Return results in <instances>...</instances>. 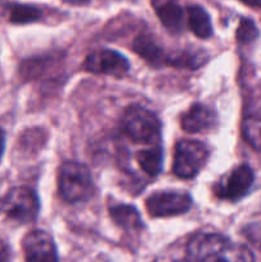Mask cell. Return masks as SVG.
Returning a JSON list of instances; mask_svg holds the SVG:
<instances>
[{"instance_id":"cell-1","label":"cell","mask_w":261,"mask_h":262,"mask_svg":"<svg viewBox=\"0 0 261 262\" xmlns=\"http://www.w3.org/2000/svg\"><path fill=\"white\" fill-rule=\"evenodd\" d=\"M187 252L194 262H255L250 248L216 233H199L192 237Z\"/></svg>"},{"instance_id":"cell-2","label":"cell","mask_w":261,"mask_h":262,"mask_svg":"<svg viewBox=\"0 0 261 262\" xmlns=\"http://www.w3.org/2000/svg\"><path fill=\"white\" fill-rule=\"evenodd\" d=\"M59 192L69 204L84 202L94 194V181L90 169L76 161H66L59 171Z\"/></svg>"},{"instance_id":"cell-3","label":"cell","mask_w":261,"mask_h":262,"mask_svg":"<svg viewBox=\"0 0 261 262\" xmlns=\"http://www.w3.org/2000/svg\"><path fill=\"white\" fill-rule=\"evenodd\" d=\"M122 128L135 142L156 143L160 138V120L153 112L141 105L127 107L122 118Z\"/></svg>"},{"instance_id":"cell-4","label":"cell","mask_w":261,"mask_h":262,"mask_svg":"<svg viewBox=\"0 0 261 262\" xmlns=\"http://www.w3.org/2000/svg\"><path fill=\"white\" fill-rule=\"evenodd\" d=\"M209 159V148L194 140L179 141L174 148L173 171L182 179H191L200 173Z\"/></svg>"},{"instance_id":"cell-5","label":"cell","mask_w":261,"mask_h":262,"mask_svg":"<svg viewBox=\"0 0 261 262\" xmlns=\"http://www.w3.org/2000/svg\"><path fill=\"white\" fill-rule=\"evenodd\" d=\"M2 210L9 219L20 224H27L37 217L40 202L35 192L30 188L17 187L9 191L3 200Z\"/></svg>"},{"instance_id":"cell-6","label":"cell","mask_w":261,"mask_h":262,"mask_svg":"<svg viewBox=\"0 0 261 262\" xmlns=\"http://www.w3.org/2000/svg\"><path fill=\"white\" fill-rule=\"evenodd\" d=\"M191 206L192 199L186 192H156L146 200V209L154 217H166L184 214Z\"/></svg>"},{"instance_id":"cell-7","label":"cell","mask_w":261,"mask_h":262,"mask_svg":"<svg viewBox=\"0 0 261 262\" xmlns=\"http://www.w3.org/2000/svg\"><path fill=\"white\" fill-rule=\"evenodd\" d=\"M253 179H255V176H253L252 169L243 164L233 169L229 176L220 181V183L215 186L214 192L222 200L238 201L250 191Z\"/></svg>"},{"instance_id":"cell-8","label":"cell","mask_w":261,"mask_h":262,"mask_svg":"<svg viewBox=\"0 0 261 262\" xmlns=\"http://www.w3.org/2000/svg\"><path fill=\"white\" fill-rule=\"evenodd\" d=\"M83 68L91 73L123 77L129 71V61L118 51L105 49L90 54L84 60Z\"/></svg>"},{"instance_id":"cell-9","label":"cell","mask_w":261,"mask_h":262,"mask_svg":"<svg viewBox=\"0 0 261 262\" xmlns=\"http://www.w3.org/2000/svg\"><path fill=\"white\" fill-rule=\"evenodd\" d=\"M26 262H59L55 243L49 233L33 230L23 239Z\"/></svg>"},{"instance_id":"cell-10","label":"cell","mask_w":261,"mask_h":262,"mask_svg":"<svg viewBox=\"0 0 261 262\" xmlns=\"http://www.w3.org/2000/svg\"><path fill=\"white\" fill-rule=\"evenodd\" d=\"M242 135L251 147L261 151V97L251 100L246 106L242 120Z\"/></svg>"},{"instance_id":"cell-11","label":"cell","mask_w":261,"mask_h":262,"mask_svg":"<svg viewBox=\"0 0 261 262\" xmlns=\"http://www.w3.org/2000/svg\"><path fill=\"white\" fill-rule=\"evenodd\" d=\"M216 123V115L210 107L202 104H194L182 115L181 125L189 133L205 132L211 129Z\"/></svg>"},{"instance_id":"cell-12","label":"cell","mask_w":261,"mask_h":262,"mask_svg":"<svg viewBox=\"0 0 261 262\" xmlns=\"http://www.w3.org/2000/svg\"><path fill=\"white\" fill-rule=\"evenodd\" d=\"M153 5L169 32L181 33L183 31V9L176 0H153Z\"/></svg>"},{"instance_id":"cell-13","label":"cell","mask_w":261,"mask_h":262,"mask_svg":"<svg viewBox=\"0 0 261 262\" xmlns=\"http://www.w3.org/2000/svg\"><path fill=\"white\" fill-rule=\"evenodd\" d=\"M133 51L153 67H160L163 64H166V55L164 54L163 49L150 36H138L133 41Z\"/></svg>"},{"instance_id":"cell-14","label":"cell","mask_w":261,"mask_h":262,"mask_svg":"<svg viewBox=\"0 0 261 262\" xmlns=\"http://www.w3.org/2000/svg\"><path fill=\"white\" fill-rule=\"evenodd\" d=\"M188 26L192 32L200 38H207L212 35V25L206 10L200 5H191L187 9Z\"/></svg>"},{"instance_id":"cell-15","label":"cell","mask_w":261,"mask_h":262,"mask_svg":"<svg viewBox=\"0 0 261 262\" xmlns=\"http://www.w3.org/2000/svg\"><path fill=\"white\" fill-rule=\"evenodd\" d=\"M136 159L141 169L151 177L159 176L163 169V148L158 145L138 151Z\"/></svg>"},{"instance_id":"cell-16","label":"cell","mask_w":261,"mask_h":262,"mask_svg":"<svg viewBox=\"0 0 261 262\" xmlns=\"http://www.w3.org/2000/svg\"><path fill=\"white\" fill-rule=\"evenodd\" d=\"M110 216L118 225L125 229H140L142 220L137 210L129 205H115L109 209Z\"/></svg>"},{"instance_id":"cell-17","label":"cell","mask_w":261,"mask_h":262,"mask_svg":"<svg viewBox=\"0 0 261 262\" xmlns=\"http://www.w3.org/2000/svg\"><path fill=\"white\" fill-rule=\"evenodd\" d=\"M207 56L204 51L197 50H183L166 55V64L176 68H189L196 69L206 61Z\"/></svg>"},{"instance_id":"cell-18","label":"cell","mask_w":261,"mask_h":262,"mask_svg":"<svg viewBox=\"0 0 261 262\" xmlns=\"http://www.w3.org/2000/svg\"><path fill=\"white\" fill-rule=\"evenodd\" d=\"M41 18V10L33 5L13 4L10 8V22L23 25V23L36 22Z\"/></svg>"},{"instance_id":"cell-19","label":"cell","mask_w":261,"mask_h":262,"mask_svg":"<svg viewBox=\"0 0 261 262\" xmlns=\"http://www.w3.org/2000/svg\"><path fill=\"white\" fill-rule=\"evenodd\" d=\"M258 35L257 27L248 18H242L237 30V40L241 43H248L255 40Z\"/></svg>"},{"instance_id":"cell-20","label":"cell","mask_w":261,"mask_h":262,"mask_svg":"<svg viewBox=\"0 0 261 262\" xmlns=\"http://www.w3.org/2000/svg\"><path fill=\"white\" fill-rule=\"evenodd\" d=\"M10 256L9 247H8L7 243L0 238V262H7L8 258Z\"/></svg>"},{"instance_id":"cell-21","label":"cell","mask_w":261,"mask_h":262,"mask_svg":"<svg viewBox=\"0 0 261 262\" xmlns=\"http://www.w3.org/2000/svg\"><path fill=\"white\" fill-rule=\"evenodd\" d=\"M4 145H5V137H4V132L0 129V159H2L3 152H4Z\"/></svg>"},{"instance_id":"cell-22","label":"cell","mask_w":261,"mask_h":262,"mask_svg":"<svg viewBox=\"0 0 261 262\" xmlns=\"http://www.w3.org/2000/svg\"><path fill=\"white\" fill-rule=\"evenodd\" d=\"M242 2L248 5H252V7L261 8V0H242Z\"/></svg>"},{"instance_id":"cell-23","label":"cell","mask_w":261,"mask_h":262,"mask_svg":"<svg viewBox=\"0 0 261 262\" xmlns=\"http://www.w3.org/2000/svg\"><path fill=\"white\" fill-rule=\"evenodd\" d=\"M174 262H187V261H183V260H178V261H174Z\"/></svg>"}]
</instances>
